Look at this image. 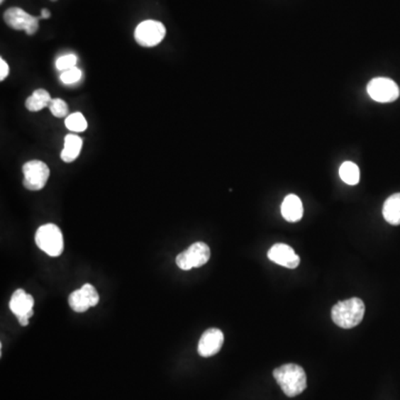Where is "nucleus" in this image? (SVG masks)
<instances>
[{
  "instance_id": "obj_1",
  "label": "nucleus",
  "mask_w": 400,
  "mask_h": 400,
  "mask_svg": "<svg viewBox=\"0 0 400 400\" xmlns=\"http://www.w3.org/2000/svg\"><path fill=\"white\" fill-rule=\"evenodd\" d=\"M274 377L288 397H296L307 387V377L303 367L286 364L274 370Z\"/></svg>"
},
{
  "instance_id": "obj_2",
  "label": "nucleus",
  "mask_w": 400,
  "mask_h": 400,
  "mask_svg": "<svg viewBox=\"0 0 400 400\" xmlns=\"http://www.w3.org/2000/svg\"><path fill=\"white\" fill-rule=\"evenodd\" d=\"M365 315V304L360 298L339 301L331 309V319L340 328L350 329L362 323Z\"/></svg>"
},
{
  "instance_id": "obj_3",
  "label": "nucleus",
  "mask_w": 400,
  "mask_h": 400,
  "mask_svg": "<svg viewBox=\"0 0 400 400\" xmlns=\"http://www.w3.org/2000/svg\"><path fill=\"white\" fill-rule=\"evenodd\" d=\"M35 240L37 246L48 256L58 257L64 252V237L62 230L54 223H46L39 227Z\"/></svg>"
},
{
  "instance_id": "obj_4",
  "label": "nucleus",
  "mask_w": 400,
  "mask_h": 400,
  "mask_svg": "<svg viewBox=\"0 0 400 400\" xmlns=\"http://www.w3.org/2000/svg\"><path fill=\"white\" fill-rule=\"evenodd\" d=\"M211 260V248L205 243L198 241L191 245L187 250L178 255L176 264L182 270H190L204 266Z\"/></svg>"
},
{
  "instance_id": "obj_5",
  "label": "nucleus",
  "mask_w": 400,
  "mask_h": 400,
  "mask_svg": "<svg viewBox=\"0 0 400 400\" xmlns=\"http://www.w3.org/2000/svg\"><path fill=\"white\" fill-rule=\"evenodd\" d=\"M23 186L31 191H38L46 186L50 176L49 167L41 160H30L23 166Z\"/></svg>"
},
{
  "instance_id": "obj_6",
  "label": "nucleus",
  "mask_w": 400,
  "mask_h": 400,
  "mask_svg": "<svg viewBox=\"0 0 400 400\" xmlns=\"http://www.w3.org/2000/svg\"><path fill=\"white\" fill-rule=\"evenodd\" d=\"M367 93L378 103H393L399 97L400 90L393 79L377 77L368 82Z\"/></svg>"
},
{
  "instance_id": "obj_7",
  "label": "nucleus",
  "mask_w": 400,
  "mask_h": 400,
  "mask_svg": "<svg viewBox=\"0 0 400 400\" xmlns=\"http://www.w3.org/2000/svg\"><path fill=\"white\" fill-rule=\"evenodd\" d=\"M165 36H166V27L160 21H143L135 30L137 44L148 48L160 45Z\"/></svg>"
},
{
  "instance_id": "obj_8",
  "label": "nucleus",
  "mask_w": 400,
  "mask_h": 400,
  "mask_svg": "<svg viewBox=\"0 0 400 400\" xmlns=\"http://www.w3.org/2000/svg\"><path fill=\"white\" fill-rule=\"evenodd\" d=\"M4 19L11 28L15 29V30H25L27 35L31 36L38 30L40 17L29 15L21 8L13 7L9 8L4 13Z\"/></svg>"
},
{
  "instance_id": "obj_9",
  "label": "nucleus",
  "mask_w": 400,
  "mask_h": 400,
  "mask_svg": "<svg viewBox=\"0 0 400 400\" xmlns=\"http://www.w3.org/2000/svg\"><path fill=\"white\" fill-rule=\"evenodd\" d=\"M70 308L76 313H85L89 308L95 307L99 303V295L96 288L90 284H85L80 289L70 294Z\"/></svg>"
},
{
  "instance_id": "obj_10",
  "label": "nucleus",
  "mask_w": 400,
  "mask_h": 400,
  "mask_svg": "<svg viewBox=\"0 0 400 400\" xmlns=\"http://www.w3.org/2000/svg\"><path fill=\"white\" fill-rule=\"evenodd\" d=\"M223 345V333L221 329H207L200 337L198 354L201 357H211L221 352Z\"/></svg>"
},
{
  "instance_id": "obj_11",
  "label": "nucleus",
  "mask_w": 400,
  "mask_h": 400,
  "mask_svg": "<svg viewBox=\"0 0 400 400\" xmlns=\"http://www.w3.org/2000/svg\"><path fill=\"white\" fill-rule=\"evenodd\" d=\"M268 258L274 264L295 270L299 266L300 258L291 247L286 244H274L268 250Z\"/></svg>"
},
{
  "instance_id": "obj_12",
  "label": "nucleus",
  "mask_w": 400,
  "mask_h": 400,
  "mask_svg": "<svg viewBox=\"0 0 400 400\" xmlns=\"http://www.w3.org/2000/svg\"><path fill=\"white\" fill-rule=\"evenodd\" d=\"M33 297L23 289L16 290L9 301V308L17 318L21 317H33Z\"/></svg>"
},
{
  "instance_id": "obj_13",
  "label": "nucleus",
  "mask_w": 400,
  "mask_h": 400,
  "mask_svg": "<svg viewBox=\"0 0 400 400\" xmlns=\"http://www.w3.org/2000/svg\"><path fill=\"white\" fill-rule=\"evenodd\" d=\"M282 215L289 223H296L303 218L304 206L298 196H286L282 204Z\"/></svg>"
},
{
  "instance_id": "obj_14",
  "label": "nucleus",
  "mask_w": 400,
  "mask_h": 400,
  "mask_svg": "<svg viewBox=\"0 0 400 400\" xmlns=\"http://www.w3.org/2000/svg\"><path fill=\"white\" fill-rule=\"evenodd\" d=\"M82 148V139L77 135L70 133L65 137L64 149H62V162H72L77 160Z\"/></svg>"
},
{
  "instance_id": "obj_15",
  "label": "nucleus",
  "mask_w": 400,
  "mask_h": 400,
  "mask_svg": "<svg viewBox=\"0 0 400 400\" xmlns=\"http://www.w3.org/2000/svg\"><path fill=\"white\" fill-rule=\"evenodd\" d=\"M382 216L390 225L399 226L400 225V193L394 194L387 198L384 207H382Z\"/></svg>"
},
{
  "instance_id": "obj_16",
  "label": "nucleus",
  "mask_w": 400,
  "mask_h": 400,
  "mask_svg": "<svg viewBox=\"0 0 400 400\" xmlns=\"http://www.w3.org/2000/svg\"><path fill=\"white\" fill-rule=\"evenodd\" d=\"M52 100L48 91L40 88V89L35 90L33 95L27 98L25 105L31 113H37V111H43L44 108L49 107Z\"/></svg>"
},
{
  "instance_id": "obj_17",
  "label": "nucleus",
  "mask_w": 400,
  "mask_h": 400,
  "mask_svg": "<svg viewBox=\"0 0 400 400\" xmlns=\"http://www.w3.org/2000/svg\"><path fill=\"white\" fill-rule=\"evenodd\" d=\"M339 176L347 185H357L360 179V168L355 162H345L339 168Z\"/></svg>"
},
{
  "instance_id": "obj_18",
  "label": "nucleus",
  "mask_w": 400,
  "mask_h": 400,
  "mask_svg": "<svg viewBox=\"0 0 400 400\" xmlns=\"http://www.w3.org/2000/svg\"><path fill=\"white\" fill-rule=\"evenodd\" d=\"M67 129H70L72 133H82L87 129L88 123L85 117L82 113H74L68 115L65 121Z\"/></svg>"
},
{
  "instance_id": "obj_19",
  "label": "nucleus",
  "mask_w": 400,
  "mask_h": 400,
  "mask_svg": "<svg viewBox=\"0 0 400 400\" xmlns=\"http://www.w3.org/2000/svg\"><path fill=\"white\" fill-rule=\"evenodd\" d=\"M49 109L52 111V115L55 117H58V118H64V117H68V113H70V108L67 105L65 100L60 99V98H55L52 100V103L49 105Z\"/></svg>"
},
{
  "instance_id": "obj_20",
  "label": "nucleus",
  "mask_w": 400,
  "mask_h": 400,
  "mask_svg": "<svg viewBox=\"0 0 400 400\" xmlns=\"http://www.w3.org/2000/svg\"><path fill=\"white\" fill-rule=\"evenodd\" d=\"M77 62L78 58L76 55H65V56L60 57V58L56 60V68L58 70H62V72H66V70L74 68L76 65H77Z\"/></svg>"
},
{
  "instance_id": "obj_21",
  "label": "nucleus",
  "mask_w": 400,
  "mask_h": 400,
  "mask_svg": "<svg viewBox=\"0 0 400 400\" xmlns=\"http://www.w3.org/2000/svg\"><path fill=\"white\" fill-rule=\"evenodd\" d=\"M82 77V72L77 67L66 70V72H62V74H60V80H62V84H65V85H74L76 82H79Z\"/></svg>"
},
{
  "instance_id": "obj_22",
  "label": "nucleus",
  "mask_w": 400,
  "mask_h": 400,
  "mask_svg": "<svg viewBox=\"0 0 400 400\" xmlns=\"http://www.w3.org/2000/svg\"><path fill=\"white\" fill-rule=\"evenodd\" d=\"M8 74H9V66H8L6 60L1 58V60H0V80H1V82L5 80Z\"/></svg>"
},
{
  "instance_id": "obj_23",
  "label": "nucleus",
  "mask_w": 400,
  "mask_h": 400,
  "mask_svg": "<svg viewBox=\"0 0 400 400\" xmlns=\"http://www.w3.org/2000/svg\"><path fill=\"white\" fill-rule=\"evenodd\" d=\"M50 16H52V13H50L48 9H43V11H41L40 19L50 18Z\"/></svg>"
},
{
  "instance_id": "obj_24",
  "label": "nucleus",
  "mask_w": 400,
  "mask_h": 400,
  "mask_svg": "<svg viewBox=\"0 0 400 400\" xmlns=\"http://www.w3.org/2000/svg\"><path fill=\"white\" fill-rule=\"evenodd\" d=\"M5 0H0V3L3 4Z\"/></svg>"
},
{
  "instance_id": "obj_25",
  "label": "nucleus",
  "mask_w": 400,
  "mask_h": 400,
  "mask_svg": "<svg viewBox=\"0 0 400 400\" xmlns=\"http://www.w3.org/2000/svg\"><path fill=\"white\" fill-rule=\"evenodd\" d=\"M52 1H55V0H52Z\"/></svg>"
}]
</instances>
